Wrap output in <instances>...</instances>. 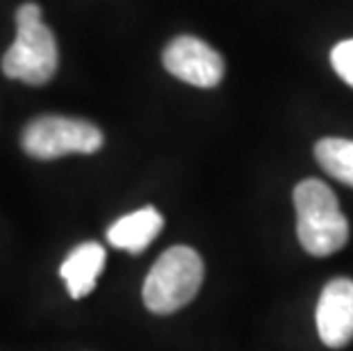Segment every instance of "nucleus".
<instances>
[{
    "label": "nucleus",
    "mask_w": 353,
    "mask_h": 351,
    "mask_svg": "<svg viewBox=\"0 0 353 351\" xmlns=\"http://www.w3.org/2000/svg\"><path fill=\"white\" fill-rule=\"evenodd\" d=\"M294 210L299 242L310 256H330L349 242V221L326 183L317 178L299 183L294 188Z\"/></svg>",
    "instance_id": "obj_1"
},
{
    "label": "nucleus",
    "mask_w": 353,
    "mask_h": 351,
    "mask_svg": "<svg viewBox=\"0 0 353 351\" xmlns=\"http://www.w3.org/2000/svg\"><path fill=\"white\" fill-rule=\"evenodd\" d=\"M57 62V41L50 28L43 26L41 7L23 3L17 10V39L3 57L5 76L39 87L55 76Z\"/></svg>",
    "instance_id": "obj_2"
},
{
    "label": "nucleus",
    "mask_w": 353,
    "mask_h": 351,
    "mask_svg": "<svg viewBox=\"0 0 353 351\" xmlns=\"http://www.w3.org/2000/svg\"><path fill=\"white\" fill-rule=\"evenodd\" d=\"M203 267L201 256L190 246H171L151 267L144 281V303L151 312L169 315L192 301L201 290Z\"/></svg>",
    "instance_id": "obj_3"
},
{
    "label": "nucleus",
    "mask_w": 353,
    "mask_h": 351,
    "mask_svg": "<svg viewBox=\"0 0 353 351\" xmlns=\"http://www.w3.org/2000/svg\"><path fill=\"white\" fill-rule=\"evenodd\" d=\"M21 144L30 158L55 160L71 153H96L103 146V132L85 119L48 114L28 123Z\"/></svg>",
    "instance_id": "obj_4"
},
{
    "label": "nucleus",
    "mask_w": 353,
    "mask_h": 351,
    "mask_svg": "<svg viewBox=\"0 0 353 351\" xmlns=\"http://www.w3.org/2000/svg\"><path fill=\"white\" fill-rule=\"evenodd\" d=\"M162 64L174 78L201 89L216 87L223 80V73H226L223 57L210 43L192 34L176 37L164 48Z\"/></svg>",
    "instance_id": "obj_5"
},
{
    "label": "nucleus",
    "mask_w": 353,
    "mask_h": 351,
    "mask_svg": "<svg viewBox=\"0 0 353 351\" xmlns=\"http://www.w3.org/2000/svg\"><path fill=\"white\" fill-rule=\"evenodd\" d=\"M319 338L326 347L340 349L353 340V281L333 279L319 297L314 312Z\"/></svg>",
    "instance_id": "obj_6"
},
{
    "label": "nucleus",
    "mask_w": 353,
    "mask_h": 351,
    "mask_svg": "<svg viewBox=\"0 0 353 351\" xmlns=\"http://www.w3.org/2000/svg\"><path fill=\"white\" fill-rule=\"evenodd\" d=\"M105 267V249L99 242H85L76 246L59 267L69 294L73 299L87 297L96 288V281Z\"/></svg>",
    "instance_id": "obj_7"
},
{
    "label": "nucleus",
    "mask_w": 353,
    "mask_h": 351,
    "mask_svg": "<svg viewBox=\"0 0 353 351\" xmlns=\"http://www.w3.org/2000/svg\"><path fill=\"white\" fill-rule=\"evenodd\" d=\"M162 226L164 219L155 208H141V210L125 214L112 223L108 228V240L121 251L141 253L160 235Z\"/></svg>",
    "instance_id": "obj_8"
},
{
    "label": "nucleus",
    "mask_w": 353,
    "mask_h": 351,
    "mask_svg": "<svg viewBox=\"0 0 353 351\" xmlns=\"http://www.w3.org/2000/svg\"><path fill=\"white\" fill-rule=\"evenodd\" d=\"M314 158L335 181L353 188V139L324 137L314 144Z\"/></svg>",
    "instance_id": "obj_9"
},
{
    "label": "nucleus",
    "mask_w": 353,
    "mask_h": 351,
    "mask_svg": "<svg viewBox=\"0 0 353 351\" xmlns=\"http://www.w3.org/2000/svg\"><path fill=\"white\" fill-rule=\"evenodd\" d=\"M330 64L349 87H353V39H344L330 50Z\"/></svg>",
    "instance_id": "obj_10"
}]
</instances>
